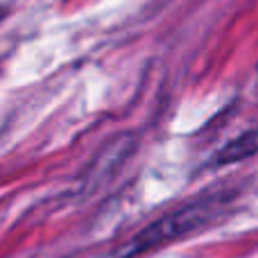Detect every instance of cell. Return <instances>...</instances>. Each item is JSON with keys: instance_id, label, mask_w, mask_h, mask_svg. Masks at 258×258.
<instances>
[{"instance_id": "obj_1", "label": "cell", "mask_w": 258, "mask_h": 258, "mask_svg": "<svg viewBox=\"0 0 258 258\" xmlns=\"http://www.w3.org/2000/svg\"><path fill=\"white\" fill-rule=\"evenodd\" d=\"M229 200H231L229 195H213L206 197V200H197L179 206V209L161 215L152 224H147L145 229H141L127 242H122L111 254V258H138L156 249V247H163L172 240H181L183 236L213 222L224 211V206L229 204Z\"/></svg>"}, {"instance_id": "obj_2", "label": "cell", "mask_w": 258, "mask_h": 258, "mask_svg": "<svg viewBox=\"0 0 258 258\" xmlns=\"http://www.w3.org/2000/svg\"><path fill=\"white\" fill-rule=\"evenodd\" d=\"M258 154V129H247L233 141H229L222 150L215 154L213 165H231Z\"/></svg>"}]
</instances>
